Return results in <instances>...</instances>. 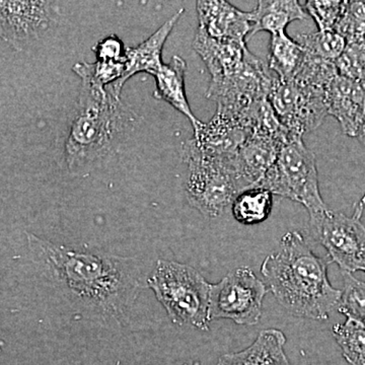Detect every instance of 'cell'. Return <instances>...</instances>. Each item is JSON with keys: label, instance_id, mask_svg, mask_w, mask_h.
I'll return each instance as SVG.
<instances>
[{"label": "cell", "instance_id": "cell-1", "mask_svg": "<svg viewBox=\"0 0 365 365\" xmlns=\"http://www.w3.org/2000/svg\"><path fill=\"white\" fill-rule=\"evenodd\" d=\"M31 259L53 287L81 309L117 319L133 304L141 287L136 259L71 248L26 232Z\"/></svg>", "mask_w": 365, "mask_h": 365}, {"label": "cell", "instance_id": "cell-2", "mask_svg": "<svg viewBox=\"0 0 365 365\" xmlns=\"http://www.w3.org/2000/svg\"><path fill=\"white\" fill-rule=\"evenodd\" d=\"M72 71L81 78L78 104L62 144L61 165L74 175L90 172L117 155L139 121L112 86L93 81L86 62Z\"/></svg>", "mask_w": 365, "mask_h": 365}, {"label": "cell", "instance_id": "cell-3", "mask_svg": "<svg viewBox=\"0 0 365 365\" xmlns=\"http://www.w3.org/2000/svg\"><path fill=\"white\" fill-rule=\"evenodd\" d=\"M330 262L314 253L299 232H288L261 266L269 289L281 307L299 318L326 321L338 311L342 290L331 285Z\"/></svg>", "mask_w": 365, "mask_h": 365}, {"label": "cell", "instance_id": "cell-4", "mask_svg": "<svg viewBox=\"0 0 365 365\" xmlns=\"http://www.w3.org/2000/svg\"><path fill=\"white\" fill-rule=\"evenodd\" d=\"M235 155H205L197 150L190 140L182 144L181 157L188 165L187 198L190 205L205 217H220L232 206L237 194L247 189L240 176Z\"/></svg>", "mask_w": 365, "mask_h": 365}, {"label": "cell", "instance_id": "cell-5", "mask_svg": "<svg viewBox=\"0 0 365 365\" xmlns=\"http://www.w3.org/2000/svg\"><path fill=\"white\" fill-rule=\"evenodd\" d=\"M148 284L173 323L209 330L210 283L195 269L179 262L158 260Z\"/></svg>", "mask_w": 365, "mask_h": 365}, {"label": "cell", "instance_id": "cell-6", "mask_svg": "<svg viewBox=\"0 0 365 365\" xmlns=\"http://www.w3.org/2000/svg\"><path fill=\"white\" fill-rule=\"evenodd\" d=\"M257 187L302 204L309 215L329 209L319 193L316 157L302 138L294 139L281 148L273 167Z\"/></svg>", "mask_w": 365, "mask_h": 365}, {"label": "cell", "instance_id": "cell-7", "mask_svg": "<svg viewBox=\"0 0 365 365\" xmlns=\"http://www.w3.org/2000/svg\"><path fill=\"white\" fill-rule=\"evenodd\" d=\"M275 76L267 64L249 50L244 63L235 73L210 81L206 98L215 101L216 113L232 118L249 128L250 113L268 100Z\"/></svg>", "mask_w": 365, "mask_h": 365}, {"label": "cell", "instance_id": "cell-8", "mask_svg": "<svg viewBox=\"0 0 365 365\" xmlns=\"http://www.w3.org/2000/svg\"><path fill=\"white\" fill-rule=\"evenodd\" d=\"M268 288L249 267L230 271L220 282L210 284L209 319H230L237 325L254 326L260 322Z\"/></svg>", "mask_w": 365, "mask_h": 365}, {"label": "cell", "instance_id": "cell-9", "mask_svg": "<svg viewBox=\"0 0 365 365\" xmlns=\"http://www.w3.org/2000/svg\"><path fill=\"white\" fill-rule=\"evenodd\" d=\"M314 239L328 252L329 262L342 272L365 273V227L359 218L327 209L309 215Z\"/></svg>", "mask_w": 365, "mask_h": 365}, {"label": "cell", "instance_id": "cell-10", "mask_svg": "<svg viewBox=\"0 0 365 365\" xmlns=\"http://www.w3.org/2000/svg\"><path fill=\"white\" fill-rule=\"evenodd\" d=\"M268 100L283 126L299 138L318 128L328 116L326 91L297 81L275 76Z\"/></svg>", "mask_w": 365, "mask_h": 365}, {"label": "cell", "instance_id": "cell-11", "mask_svg": "<svg viewBox=\"0 0 365 365\" xmlns=\"http://www.w3.org/2000/svg\"><path fill=\"white\" fill-rule=\"evenodd\" d=\"M61 6L56 1H0V34L16 51L37 42L58 24Z\"/></svg>", "mask_w": 365, "mask_h": 365}, {"label": "cell", "instance_id": "cell-12", "mask_svg": "<svg viewBox=\"0 0 365 365\" xmlns=\"http://www.w3.org/2000/svg\"><path fill=\"white\" fill-rule=\"evenodd\" d=\"M326 105L346 135H359L365 118V83L338 74L326 88Z\"/></svg>", "mask_w": 365, "mask_h": 365}, {"label": "cell", "instance_id": "cell-13", "mask_svg": "<svg viewBox=\"0 0 365 365\" xmlns=\"http://www.w3.org/2000/svg\"><path fill=\"white\" fill-rule=\"evenodd\" d=\"M198 29L212 38L247 43L253 31L251 11H240L225 0L196 2Z\"/></svg>", "mask_w": 365, "mask_h": 365}, {"label": "cell", "instance_id": "cell-14", "mask_svg": "<svg viewBox=\"0 0 365 365\" xmlns=\"http://www.w3.org/2000/svg\"><path fill=\"white\" fill-rule=\"evenodd\" d=\"M192 145L209 155H235L252 135V131L241 122L215 113L207 123L194 127Z\"/></svg>", "mask_w": 365, "mask_h": 365}, {"label": "cell", "instance_id": "cell-15", "mask_svg": "<svg viewBox=\"0 0 365 365\" xmlns=\"http://www.w3.org/2000/svg\"><path fill=\"white\" fill-rule=\"evenodd\" d=\"M182 14H184V9H180L174 16H170L169 20L165 21L150 38L137 45L136 47H128L123 76L120 81L111 85L118 95L121 96L125 83L139 72H146V73L155 76L160 71L163 66L162 60L163 46Z\"/></svg>", "mask_w": 365, "mask_h": 365}, {"label": "cell", "instance_id": "cell-16", "mask_svg": "<svg viewBox=\"0 0 365 365\" xmlns=\"http://www.w3.org/2000/svg\"><path fill=\"white\" fill-rule=\"evenodd\" d=\"M247 43L217 39L198 29L193 41V49L203 60L210 81H217L235 73L244 63L249 52Z\"/></svg>", "mask_w": 365, "mask_h": 365}, {"label": "cell", "instance_id": "cell-17", "mask_svg": "<svg viewBox=\"0 0 365 365\" xmlns=\"http://www.w3.org/2000/svg\"><path fill=\"white\" fill-rule=\"evenodd\" d=\"M283 144L271 137L252 134L235 155L240 176L247 189L260 184L273 167Z\"/></svg>", "mask_w": 365, "mask_h": 365}, {"label": "cell", "instance_id": "cell-18", "mask_svg": "<svg viewBox=\"0 0 365 365\" xmlns=\"http://www.w3.org/2000/svg\"><path fill=\"white\" fill-rule=\"evenodd\" d=\"M287 337L278 329L261 331L246 349L222 355L217 365H289L284 346Z\"/></svg>", "mask_w": 365, "mask_h": 365}, {"label": "cell", "instance_id": "cell-19", "mask_svg": "<svg viewBox=\"0 0 365 365\" xmlns=\"http://www.w3.org/2000/svg\"><path fill=\"white\" fill-rule=\"evenodd\" d=\"M186 71V61L178 55L173 56L169 63H163L162 68L155 76L157 88L153 97L157 100L165 101L177 111L182 113L188 118L194 128L201 121L194 116L185 91Z\"/></svg>", "mask_w": 365, "mask_h": 365}, {"label": "cell", "instance_id": "cell-20", "mask_svg": "<svg viewBox=\"0 0 365 365\" xmlns=\"http://www.w3.org/2000/svg\"><path fill=\"white\" fill-rule=\"evenodd\" d=\"M307 11L299 1L294 0H262L257 2V7L251 11L253 37L259 32L270 33L271 36L287 32V26L294 21L307 19Z\"/></svg>", "mask_w": 365, "mask_h": 365}, {"label": "cell", "instance_id": "cell-21", "mask_svg": "<svg viewBox=\"0 0 365 365\" xmlns=\"http://www.w3.org/2000/svg\"><path fill=\"white\" fill-rule=\"evenodd\" d=\"M306 53L287 32L271 36L268 67L281 81H294Z\"/></svg>", "mask_w": 365, "mask_h": 365}, {"label": "cell", "instance_id": "cell-22", "mask_svg": "<svg viewBox=\"0 0 365 365\" xmlns=\"http://www.w3.org/2000/svg\"><path fill=\"white\" fill-rule=\"evenodd\" d=\"M273 209V194L255 187L237 194L232 204L235 220L244 225H259L267 220Z\"/></svg>", "mask_w": 365, "mask_h": 365}, {"label": "cell", "instance_id": "cell-23", "mask_svg": "<svg viewBox=\"0 0 365 365\" xmlns=\"http://www.w3.org/2000/svg\"><path fill=\"white\" fill-rule=\"evenodd\" d=\"M332 333L343 357L351 365H365V325L346 318L343 324L333 326Z\"/></svg>", "mask_w": 365, "mask_h": 365}, {"label": "cell", "instance_id": "cell-24", "mask_svg": "<svg viewBox=\"0 0 365 365\" xmlns=\"http://www.w3.org/2000/svg\"><path fill=\"white\" fill-rule=\"evenodd\" d=\"M295 40L309 56L335 63L347 47L344 38L334 31L302 34Z\"/></svg>", "mask_w": 365, "mask_h": 365}, {"label": "cell", "instance_id": "cell-25", "mask_svg": "<svg viewBox=\"0 0 365 365\" xmlns=\"http://www.w3.org/2000/svg\"><path fill=\"white\" fill-rule=\"evenodd\" d=\"M339 73H338L335 62L316 58V57L309 56L306 53V56H304L297 76H294V81L326 91L331 81Z\"/></svg>", "mask_w": 365, "mask_h": 365}, {"label": "cell", "instance_id": "cell-26", "mask_svg": "<svg viewBox=\"0 0 365 365\" xmlns=\"http://www.w3.org/2000/svg\"><path fill=\"white\" fill-rule=\"evenodd\" d=\"M342 275L344 287L338 312L365 325V281L357 279L351 273L342 272Z\"/></svg>", "mask_w": 365, "mask_h": 365}, {"label": "cell", "instance_id": "cell-27", "mask_svg": "<svg viewBox=\"0 0 365 365\" xmlns=\"http://www.w3.org/2000/svg\"><path fill=\"white\" fill-rule=\"evenodd\" d=\"M334 32L342 36L347 45L365 42V1H346L344 13Z\"/></svg>", "mask_w": 365, "mask_h": 365}, {"label": "cell", "instance_id": "cell-28", "mask_svg": "<svg viewBox=\"0 0 365 365\" xmlns=\"http://www.w3.org/2000/svg\"><path fill=\"white\" fill-rule=\"evenodd\" d=\"M304 9L318 26L319 31H334L344 13L346 1L332 0H309L304 1Z\"/></svg>", "mask_w": 365, "mask_h": 365}, {"label": "cell", "instance_id": "cell-29", "mask_svg": "<svg viewBox=\"0 0 365 365\" xmlns=\"http://www.w3.org/2000/svg\"><path fill=\"white\" fill-rule=\"evenodd\" d=\"M336 67L340 76L365 83V42L347 45Z\"/></svg>", "mask_w": 365, "mask_h": 365}, {"label": "cell", "instance_id": "cell-30", "mask_svg": "<svg viewBox=\"0 0 365 365\" xmlns=\"http://www.w3.org/2000/svg\"><path fill=\"white\" fill-rule=\"evenodd\" d=\"M127 49L128 47H126L116 35L108 36L104 39L98 41L93 47L97 61L125 64L127 61Z\"/></svg>", "mask_w": 365, "mask_h": 365}, {"label": "cell", "instance_id": "cell-31", "mask_svg": "<svg viewBox=\"0 0 365 365\" xmlns=\"http://www.w3.org/2000/svg\"><path fill=\"white\" fill-rule=\"evenodd\" d=\"M86 66L93 81L103 86L113 85L120 81L125 72V63L116 62H86Z\"/></svg>", "mask_w": 365, "mask_h": 365}, {"label": "cell", "instance_id": "cell-32", "mask_svg": "<svg viewBox=\"0 0 365 365\" xmlns=\"http://www.w3.org/2000/svg\"><path fill=\"white\" fill-rule=\"evenodd\" d=\"M365 208V193L364 195L361 197V199H360L359 202L356 204V206H355V210L354 213H353V216L354 217L361 218L362 215H364V211Z\"/></svg>", "mask_w": 365, "mask_h": 365}, {"label": "cell", "instance_id": "cell-33", "mask_svg": "<svg viewBox=\"0 0 365 365\" xmlns=\"http://www.w3.org/2000/svg\"><path fill=\"white\" fill-rule=\"evenodd\" d=\"M357 138H359L360 143L364 144L365 146V118L364 120V123H362L361 128H360L359 135H357Z\"/></svg>", "mask_w": 365, "mask_h": 365}]
</instances>
